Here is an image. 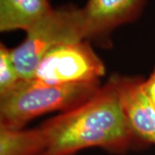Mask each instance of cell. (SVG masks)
<instances>
[{
    "mask_svg": "<svg viewBox=\"0 0 155 155\" xmlns=\"http://www.w3.org/2000/svg\"><path fill=\"white\" fill-rule=\"evenodd\" d=\"M101 86L100 81L46 84L34 78L21 79L0 97V126L20 129L39 116L72 110L91 99Z\"/></svg>",
    "mask_w": 155,
    "mask_h": 155,
    "instance_id": "obj_2",
    "label": "cell"
},
{
    "mask_svg": "<svg viewBox=\"0 0 155 155\" xmlns=\"http://www.w3.org/2000/svg\"><path fill=\"white\" fill-rule=\"evenodd\" d=\"M105 74V66L88 41L57 46L39 62L34 79L46 84L95 82Z\"/></svg>",
    "mask_w": 155,
    "mask_h": 155,
    "instance_id": "obj_4",
    "label": "cell"
},
{
    "mask_svg": "<svg viewBox=\"0 0 155 155\" xmlns=\"http://www.w3.org/2000/svg\"><path fill=\"white\" fill-rule=\"evenodd\" d=\"M52 9L48 0H0V30L27 31Z\"/></svg>",
    "mask_w": 155,
    "mask_h": 155,
    "instance_id": "obj_7",
    "label": "cell"
},
{
    "mask_svg": "<svg viewBox=\"0 0 155 155\" xmlns=\"http://www.w3.org/2000/svg\"><path fill=\"white\" fill-rule=\"evenodd\" d=\"M154 108H155V107H154Z\"/></svg>",
    "mask_w": 155,
    "mask_h": 155,
    "instance_id": "obj_11",
    "label": "cell"
},
{
    "mask_svg": "<svg viewBox=\"0 0 155 155\" xmlns=\"http://www.w3.org/2000/svg\"><path fill=\"white\" fill-rule=\"evenodd\" d=\"M21 44L11 48L14 64L21 79H33L43 56L57 46L85 40L83 11L66 5L52 9L26 31Z\"/></svg>",
    "mask_w": 155,
    "mask_h": 155,
    "instance_id": "obj_3",
    "label": "cell"
},
{
    "mask_svg": "<svg viewBox=\"0 0 155 155\" xmlns=\"http://www.w3.org/2000/svg\"><path fill=\"white\" fill-rule=\"evenodd\" d=\"M120 76H111L87 102L42 123L47 138L43 155H74L99 147L116 154L144 147L123 109Z\"/></svg>",
    "mask_w": 155,
    "mask_h": 155,
    "instance_id": "obj_1",
    "label": "cell"
},
{
    "mask_svg": "<svg viewBox=\"0 0 155 155\" xmlns=\"http://www.w3.org/2000/svg\"><path fill=\"white\" fill-rule=\"evenodd\" d=\"M47 138L41 127L16 129L0 126V155H43Z\"/></svg>",
    "mask_w": 155,
    "mask_h": 155,
    "instance_id": "obj_8",
    "label": "cell"
},
{
    "mask_svg": "<svg viewBox=\"0 0 155 155\" xmlns=\"http://www.w3.org/2000/svg\"><path fill=\"white\" fill-rule=\"evenodd\" d=\"M147 0H87L82 8L85 40L106 41L118 26L132 22Z\"/></svg>",
    "mask_w": 155,
    "mask_h": 155,
    "instance_id": "obj_5",
    "label": "cell"
},
{
    "mask_svg": "<svg viewBox=\"0 0 155 155\" xmlns=\"http://www.w3.org/2000/svg\"><path fill=\"white\" fill-rule=\"evenodd\" d=\"M21 78L12 59L11 48L0 44V97L10 93Z\"/></svg>",
    "mask_w": 155,
    "mask_h": 155,
    "instance_id": "obj_9",
    "label": "cell"
},
{
    "mask_svg": "<svg viewBox=\"0 0 155 155\" xmlns=\"http://www.w3.org/2000/svg\"><path fill=\"white\" fill-rule=\"evenodd\" d=\"M143 79L121 77L120 91L123 109L133 132L144 145H155V108L142 90Z\"/></svg>",
    "mask_w": 155,
    "mask_h": 155,
    "instance_id": "obj_6",
    "label": "cell"
},
{
    "mask_svg": "<svg viewBox=\"0 0 155 155\" xmlns=\"http://www.w3.org/2000/svg\"><path fill=\"white\" fill-rule=\"evenodd\" d=\"M141 86L145 95L155 107V67L149 78L147 79H143Z\"/></svg>",
    "mask_w": 155,
    "mask_h": 155,
    "instance_id": "obj_10",
    "label": "cell"
}]
</instances>
